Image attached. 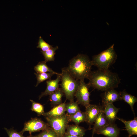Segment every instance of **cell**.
<instances>
[{
  "instance_id": "obj_1",
  "label": "cell",
  "mask_w": 137,
  "mask_h": 137,
  "mask_svg": "<svg viewBox=\"0 0 137 137\" xmlns=\"http://www.w3.org/2000/svg\"><path fill=\"white\" fill-rule=\"evenodd\" d=\"M88 79L90 87L104 91L118 87L121 80L117 73L109 70L92 71Z\"/></svg>"
},
{
  "instance_id": "obj_2",
  "label": "cell",
  "mask_w": 137,
  "mask_h": 137,
  "mask_svg": "<svg viewBox=\"0 0 137 137\" xmlns=\"http://www.w3.org/2000/svg\"><path fill=\"white\" fill-rule=\"evenodd\" d=\"M92 65L91 61L87 55L78 54L70 61L67 67L75 78L80 80L88 79Z\"/></svg>"
},
{
  "instance_id": "obj_3",
  "label": "cell",
  "mask_w": 137,
  "mask_h": 137,
  "mask_svg": "<svg viewBox=\"0 0 137 137\" xmlns=\"http://www.w3.org/2000/svg\"><path fill=\"white\" fill-rule=\"evenodd\" d=\"M113 44L106 49L94 56L91 62L93 65L100 70H109V67L115 62L117 55Z\"/></svg>"
},
{
  "instance_id": "obj_4",
  "label": "cell",
  "mask_w": 137,
  "mask_h": 137,
  "mask_svg": "<svg viewBox=\"0 0 137 137\" xmlns=\"http://www.w3.org/2000/svg\"><path fill=\"white\" fill-rule=\"evenodd\" d=\"M60 86L66 99L74 101L75 94L80 84V80L75 78L70 73L67 67L62 69Z\"/></svg>"
},
{
  "instance_id": "obj_5",
  "label": "cell",
  "mask_w": 137,
  "mask_h": 137,
  "mask_svg": "<svg viewBox=\"0 0 137 137\" xmlns=\"http://www.w3.org/2000/svg\"><path fill=\"white\" fill-rule=\"evenodd\" d=\"M49 127L55 132L58 137H63L70 121L66 114L57 117H45Z\"/></svg>"
},
{
  "instance_id": "obj_6",
  "label": "cell",
  "mask_w": 137,
  "mask_h": 137,
  "mask_svg": "<svg viewBox=\"0 0 137 137\" xmlns=\"http://www.w3.org/2000/svg\"><path fill=\"white\" fill-rule=\"evenodd\" d=\"M89 88L88 84L85 82L84 80H80L79 85L74 95L78 104H80L85 108L90 104Z\"/></svg>"
},
{
  "instance_id": "obj_7",
  "label": "cell",
  "mask_w": 137,
  "mask_h": 137,
  "mask_svg": "<svg viewBox=\"0 0 137 137\" xmlns=\"http://www.w3.org/2000/svg\"><path fill=\"white\" fill-rule=\"evenodd\" d=\"M49 127L47 123L41 119L37 117L32 118L24 123V128L20 132L23 134L24 132L27 131L30 134L32 132L43 131Z\"/></svg>"
},
{
  "instance_id": "obj_8",
  "label": "cell",
  "mask_w": 137,
  "mask_h": 137,
  "mask_svg": "<svg viewBox=\"0 0 137 137\" xmlns=\"http://www.w3.org/2000/svg\"><path fill=\"white\" fill-rule=\"evenodd\" d=\"M120 130L114 123H110L105 127L95 130L92 133L101 134L107 137H118Z\"/></svg>"
},
{
  "instance_id": "obj_9",
  "label": "cell",
  "mask_w": 137,
  "mask_h": 137,
  "mask_svg": "<svg viewBox=\"0 0 137 137\" xmlns=\"http://www.w3.org/2000/svg\"><path fill=\"white\" fill-rule=\"evenodd\" d=\"M103 110L100 106L90 104L85 107L84 112L86 121L88 124H92L94 123L98 113Z\"/></svg>"
},
{
  "instance_id": "obj_10",
  "label": "cell",
  "mask_w": 137,
  "mask_h": 137,
  "mask_svg": "<svg viewBox=\"0 0 137 137\" xmlns=\"http://www.w3.org/2000/svg\"><path fill=\"white\" fill-rule=\"evenodd\" d=\"M102 95V104L105 106L109 103L121 100L119 93L114 89H110L105 91Z\"/></svg>"
},
{
  "instance_id": "obj_11",
  "label": "cell",
  "mask_w": 137,
  "mask_h": 137,
  "mask_svg": "<svg viewBox=\"0 0 137 137\" xmlns=\"http://www.w3.org/2000/svg\"><path fill=\"white\" fill-rule=\"evenodd\" d=\"M61 75H57L56 79L54 80L50 79L46 81L47 87L45 90L39 96L40 99L44 96L49 95L59 88V83L61 81Z\"/></svg>"
},
{
  "instance_id": "obj_12",
  "label": "cell",
  "mask_w": 137,
  "mask_h": 137,
  "mask_svg": "<svg viewBox=\"0 0 137 137\" xmlns=\"http://www.w3.org/2000/svg\"><path fill=\"white\" fill-rule=\"evenodd\" d=\"M103 112L110 123H114L117 119V114L119 108L115 107L113 103L108 104L105 106Z\"/></svg>"
},
{
  "instance_id": "obj_13",
  "label": "cell",
  "mask_w": 137,
  "mask_h": 137,
  "mask_svg": "<svg viewBox=\"0 0 137 137\" xmlns=\"http://www.w3.org/2000/svg\"><path fill=\"white\" fill-rule=\"evenodd\" d=\"M117 119L122 122L125 126L126 130L129 134L128 137H131L133 135H137V118L135 117L134 119L130 121H126L117 117Z\"/></svg>"
},
{
  "instance_id": "obj_14",
  "label": "cell",
  "mask_w": 137,
  "mask_h": 137,
  "mask_svg": "<svg viewBox=\"0 0 137 137\" xmlns=\"http://www.w3.org/2000/svg\"><path fill=\"white\" fill-rule=\"evenodd\" d=\"M65 103H62L54 107L50 111L45 112L43 116L45 117H57L61 116L65 114L66 111Z\"/></svg>"
},
{
  "instance_id": "obj_15",
  "label": "cell",
  "mask_w": 137,
  "mask_h": 137,
  "mask_svg": "<svg viewBox=\"0 0 137 137\" xmlns=\"http://www.w3.org/2000/svg\"><path fill=\"white\" fill-rule=\"evenodd\" d=\"M65 133L67 134L83 137L86 131L84 128L77 125H68L66 128Z\"/></svg>"
},
{
  "instance_id": "obj_16",
  "label": "cell",
  "mask_w": 137,
  "mask_h": 137,
  "mask_svg": "<svg viewBox=\"0 0 137 137\" xmlns=\"http://www.w3.org/2000/svg\"><path fill=\"white\" fill-rule=\"evenodd\" d=\"M103 110L100 111L97 115L94 122L92 132L96 130L102 128L110 124L103 112Z\"/></svg>"
},
{
  "instance_id": "obj_17",
  "label": "cell",
  "mask_w": 137,
  "mask_h": 137,
  "mask_svg": "<svg viewBox=\"0 0 137 137\" xmlns=\"http://www.w3.org/2000/svg\"><path fill=\"white\" fill-rule=\"evenodd\" d=\"M64 95L62 89L59 88L49 95L50 104L54 107L62 104V98Z\"/></svg>"
},
{
  "instance_id": "obj_18",
  "label": "cell",
  "mask_w": 137,
  "mask_h": 137,
  "mask_svg": "<svg viewBox=\"0 0 137 137\" xmlns=\"http://www.w3.org/2000/svg\"><path fill=\"white\" fill-rule=\"evenodd\" d=\"M119 93L122 100H124L130 105L132 112L134 113L133 106L137 101V98L128 93L125 90L120 92Z\"/></svg>"
},
{
  "instance_id": "obj_19",
  "label": "cell",
  "mask_w": 137,
  "mask_h": 137,
  "mask_svg": "<svg viewBox=\"0 0 137 137\" xmlns=\"http://www.w3.org/2000/svg\"><path fill=\"white\" fill-rule=\"evenodd\" d=\"M35 71L37 73H46L47 72L54 73L57 75H61V74L57 73L54 71L49 67L44 61L39 62L34 67Z\"/></svg>"
},
{
  "instance_id": "obj_20",
  "label": "cell",
  "mask_w": 137,
  "mask_h": 137,
  "mask_svg": "<svg viewBox=\"0 0 137 137\" xmlns=\"http://www.w3.org/2000/svg\"><path fill=\"white\" fill-rule=\"evenodd\" d=\"M68 116L70 122H73L76 125H78L80 123L86 121L85 112L80 110L73 115H68Z\"/></svg>"
},
{
  "instance_id": "obj_21",
  "label": "cell",
  "mask_w": 137,
  "mask_h": 137,
  "mask_svg": "<svg viewBox=\"0 0 137 137\" xmlns=\"http://www.w3.org/2000/svg\"><path fill=\"white\" fill-rule=\"evenodd\" d=\"M66 111L68 115H73L80 110L77 101H70L65 104Z\"/></svg>"
},
{
  "instance_id": "obj_22",
  "label": "cell",
  "mask_w": 137,
  "mask_h": 137,
  "mask_svg": "<svg viewBox=\"0 0 137 137\" xmlns=\"http://www.w3.org/2000/svg\"><path fill=\"white\" fill-rule=\"evenodd\" d=\"M58 48V47L56 46L54 47H52L45 52L41 51V52L44 57V61L46 63L47 62L54 61L56 51Z\"/></svg>"
},
{
  "instance_id": "obj_23",
  "label": "cell",
  "mask_w": 137,
  "mask_h": 137,
  "mask_svg": "<svg viewBox=\"0 0 137 137\" xmlns=\"http://www.w3.org/2000/svg\"><path fill=\"white\" fill-rule=\"evenodd\" d=\"M27 137H58L54 130L50 127L42 131L39 134L33 135L31 134Z\"/></svg>"
},
{
  "instance_id": "obj_24",
  "label": "cell",
  "mask_w": 137,
  "mask_h": 137,
  "mask_svg": "<svg viewBox=\"0 0 137 137\" xmlns=\"http://www.w3.org/2000/svg\"><path fill=\"white\" fill-rule=\"evenodd\" d=\"M31 102V110L36 112L38 116L43 115L45 112L44 107L41 104L36 102L32 100H30Z\"/></svg>"
},
{
  "instance_id": "obj_25",
  "label": "cell",
  "mask_w": 137,
  "mask_h": 137,
  "mask_svg": "<svg viewBox=\"0 0 137 137\" xmlns=\"http://www.w3.org/2000/svg\"><path fill=\"white\" fill-rule=\"evenodd\" d=\"M37 79L36 87L38 86L41 83L46 80L50 79L51 77L54 74L51 73H35Z\"/></svg>"
},
{
  "instance_id": "obj_26",
  "label": "cell",
  "mask_w": 137,
  "mask_h": 137,
  "mask_svg": "<svg viewBox=\"0 0 137 137\" xmlns=\"http://www.w3.org/2000/svg\"><path fill=\"white\" fill-rule=\"evenodd\" d=\"M52 47H53L52 45H50L45 41L41 36L39 37L37 48L41 49L42 50L41 51L45 52Z\"/></svg>"
},
{
  "instance_id": "obj_27",
  "label": "cell",
  "mask_w": 137,
  "mask_h": 137,
  "mask_svg": "<svg viewBox=\"0 0 137 137\" xmlns=\"http://www.w3.org/2000/svg\"><path fill=\"white\" fill-rule=\"evenodd\" d=\"M4 129L7 133L9 137H26L23 136V134L20 132H18L13 128H11L8 129L4 128Z\"/></svg>"
},
{
  "instance_id": "obj_28",
  "label": "cell",
  "mask_w": 137,
  "mask_h": 137,
  "mask_svg": "<svg viewBox=\"0 0 137 137\" xmlns=\"http://www.w3.org/2000/svg\"><path fill=\"white\" fill-rule=\"evenodd\" d=\"M63 137H83L79 136H77L73 135L67 134L65 133Z\"/></svg>"
},
{
  "instance_id": "obj_29",
  "label": "cell",
  "mask_w": 137,
  "mask_h": 137,
  "mask_svg": "<svg viewBox=\"0 0 137 137\" xmlns=\"http://www.w3.org/2000/svg\"><path fill=\"white\" fill-rule=\"evenodd\" d=\"M94 133H92V137H93V135H94Z\"/></svg>"
}]
</instances>
